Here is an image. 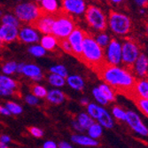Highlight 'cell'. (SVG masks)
Here are the masks:
<instances>
[{"label": "cell", "instance_id": "1", "mask_svg": "<svg viewBox=\"0 0 148 148\" xmlns=\"http://www.w3.org/2000/svg\"><path fill=\"white\" fill-rule=\"evenodd\" d=\"M96 74L115 93L122 94L131 100L137 97L135 85L138 79L125 68H120L106 62L96 71Z\"/></svg>", "mask_w": 148, "mask_h": 148}, {"label": "cell", "instance_id": "2", "mask_svg": "<svg viewBox=\"0 0 148 148\" xmlns=\"http://www.w3.org/2000/svg\"><path fill=\"white\" fill-rule=\"evenodd\" d=\"M79 60L84 63L94 72H96L103 64L106 62L103 48L99 45L95 38L88 33H86L84 39L82 53L80 55Z\"/></svg>", "mask_w": 148, "mask_h": 148}, {"label": "cell", "instance_id": "3", "mask_svg": "<svg viewBox=\"0 0 148 148\" xmlns=\"http://www.w3.org/2000/svg\"><path fill=\"white\" fill-rule=\"evenodd\" d=\"M75 28L74 19L68 12L59 10L54 13V21L52 24L51 34L57 39L66 38Z\"/></svg>", "mask_w": 148, "mask_h": 148}, {"label": "cell", "instance_id": "4", "mask_svg": "<svg viewBox=\"0 0 148 148\" xmlns=\"http://www.w3.org/2000/svg\"><path fill=\"white\" fill-rule=\"evenodd\" d=\"M42 9L31 2L21 3L14 8V14L20 21L29 23L30 25L41 15Z\"/></svg>", "mask_w": 148, "mask_h": 148}, {"label": "cell", "instance_id": "5", "mask_svg": "<svg viewBox=\"0 0 148 148\" xmlns=\"http://www.w3.org/2000/svg\"><path fill=\"white\" fill-rule=\"evenodd\" d=\"M87 23L93 29L103 32L107 27V21L105 13L97 6L90 5L84 12Z\"/></svg>", "mask_w": 148, "mask_h": 148}, {"label": "cell", "instance_id": "6", "mask_svg": "<svg viewBox=\"0 0 148 148\" xmlns=\"http://www.w3.org/2000/svg\"><path fill=\"white\" fill-rule=\"evenodd\" d=\"M108 25L114 33L123 36L128 34L130 31L131 21L123 13L111 11L108 18Z\"/></svg>", "mask_w": 148, "mask_h": 148}, {"label": "cell", "instance_id": "7", "mask_svg": "<svg viewBox=\"0 0 148 148\" xmlns=\"http://www.w3.org/2000/svg\"><path fill=\"white\" fill-rule=\"evenodd\" d=\"M139 55V48L136 43L128 40L122 45V63L124 68L132 72L133 65Z\"/></svg>", "mask_w": 148, "mask_h": 148}, {"label": "cell", "instance_id": "8", "mask_svg": "<svg viewBox=\"0 0 148 148\" xmlns=\"http://www.w3.org/2000/svg\"><path fill=\"white\" fill-rule=\"evenodd\" d=\"M105 59L107 63L111 65L118 66L122 63V45L115 38L110 40L107 45Z\"/></svg>", "mask_w": 148, "mask_h": 148}, {"label": "cell", "instance_id": "9", "mask_svg": "<svg viewBox=\"0 0 148 148\" xmlns=\"http://www.w3.org/2000/svg\"><path fill=\"white\" fill-rule=\"evenodd\" d=\"M86 31L81 29L79 28H75L74 30L66 37L72 48V55L76 57L78 60L82 53V46L84 39L86 36Z\"/></svg>", "mask_w": 148, "mask_h": 148}, {"label": "cell", "instance_id": "10", "mask_svg": "<svg viewBox=\"0 0 148 148\" xmlns=\"http://www.w3.org/2000/svg\"><path fill=\"white\" fill-rule=\"evenodd\" d=\"M54 21V13H47L43 12L31 26L36 29H38L43 34H51L52 24Z\"/></svg>", "mask_w": 148, "mask_h": 148}, {"label": "cell", "instance_id": "11", "mask_svg": "<svg viewBox=\"0 0 148 148\" xmlns=\"http://www.w3.org/2000/svg\"><path fill=\"white\" fill-rule=\"evenodd\" d=\"M128 123V125L137 133L140 134L141 136L147 137L148 135V130L146 126L142 123V121L139 117L138 114H137L135 112L133 111H127L126 112V116H125V121Z\"/></svg>", "mask_w": 148, "mask_h": 148}, {"label": "cell", "instance_id": "12", "mask_svg": "<svg viewBox=\"0 0 148 148\" xmlns=\"http://www.w3.org/2000/svg\"><path fill=\"white\" fill-rule=\"evenodd\" d=\"M69 14L81 15L84 13L86 5L84 0H62V9Z\"/></svg>", "mask_w": 148, "mask_h": 148}, {"label": "cell", "instance_id": "13", "mask_svg": "<svg viewBox=\"0 0 148 148\" xmlns=\"http://www.w3.org/2000/svg\"><path fill=\"white\" fill-rule=\"evenodd\" d=\"M19 29L17 27L2 24L0 26V40L3 43H12L18 38Z\"/></svg>", "mask_w": 148, "mask_h": 148}, {"label": "cell", "instance_id": "14", "mask_svg": "<svg viewBox=\"0 0 148 148\" xmlns=\"http://www.w3.org/2000/svg\"><path fill=\"white\" fill-rule=\"evenodd\" d=\"M132 71L138 78H146L148 72V59L145 54L139 53L133 65Z\"/></svg>", "mask_w": 148, "mask_h": 148}, {"label": "cell", "instance_id": "15", "mask_svg": "<svg viewBox=\"0 0 148 148\" xmlns=\"http://www.w3.org/2000/svg\"><path fill=\"white\" fill-rule=\"evenodd\" d=\"M18 38L26 44H34L39 41V35L32 26L22 27L18 33Z\"/></svg>", "mask_w": 148, "mask_h": 148}, {"label": "cell", "instance_id": "16", "mask_svg": "<svg viewBox=\"0 0 148 148\" xmlns=\"http://www.w3.org/2000/svg\"><path fill=\"white\" fill-rule=\"evenodd\" d=\"M21 74L30 77V79H32L33 81H40L43 77L41 69L34 64H25Z\"/></svg>", "mask_w": 148, "mask_h": 148}, {"label": "cell", "instance_id": "17", "mask_svg": "<svg viewBox=\"0 0 148 148\" xmlns=\"http://www.w3.org/2000/svg\"><path fill=\"white\" fill-rule=\"evenodd\" d=\"M71 140L77 145L84 146H98L99 145L97 139L84 135H74L71 137Z\"/></svg>", "mask_w": 148, "mask_h": 148}, {"label": "cell", "instance_id": "18", "mask_svg": "<svg viewBox=\"0 0 148 148\" xmlns=\"http://www.w3.org/2000/svg\"><path fill=\"white\" fill-rule=\"evenodd\" d=\"M97 120L99 121V123L106 128V129H112L114 127V121L111 115L107 113L106 109H104L103 107H101L100 112L97 117Z\"/></svg>", "mask_w": 148, "mask_h": 148}, {"label": "cell", "instance_id": "19", "mask_svg": "<svg viewBox=\"0 0 148 148\" xmlns=\"http://www.w3.org/2000/svg\"><path fill=\"white\" fill-rule=\"evenodd\" d=\"M135 91L137 96L148 99V81L146 78H139L137 80Z\"/></svg>", "mask_w": 148, "mask_h": 148}, {"label": "cell", "instance_id": "20", "mask_svg": "<svg viewBox=\"0 0 148 148\" xmlns=\"http://www.w3.org/2000/svg\"><path fill=\"white\" fill-rule=\"evenodd\" d=\"M41 45L46 51H53L58 45V39L52 34H45L41 39Z\"/></svg>", "mask_w": 148, "mask_h": 148}, {"label": "cell", "instance_id": "21", "mask_svg": "<svg viewBox=\"0 0 148 148\" xmlns=\"http://www.w3.org/2000/svg\"><path fill=\"white\" fill-rule=\"evenodd\" d=\"M47 100L52 104L59 105L64 102L65 100V95L64 93L60 90H51L46 94Z\"/></svg>", "mask_w": 148, "mask_h": 148}, {"label": "cell", "instance_id": "22", "mask_svg": "<svg viewBox=\"0 0 148 148\" xmlns=\"http://www.w3.org/2000/svg\"><path fill=\"white\" fill-rule=\"evenodd\" d=\"M66 83L74 90H82L84 88V82L83 78L79 75H69L66 76Z\"/></svg>", "mask_w": 148, "mask_h": 148}, {"label": "cell", "instance_id": "23", "mask_svg": "<svg viewBox=\"0 0 148 148\" xmlns=\"http://www.w3.org/2000/svg\"><path fill=\"white\" fill-rule=\"evenodd\" d=\"M42 11L47 13H55L59 11L57 0H41Z\"/></svg>", "mask_w": 148, "mask_h": 148}, {"label": "cell", "instance_id": "24", "mask_svg": "<svg viewBox=\"0 0 148 148\" xmlns=\"http://www.w3.org/2000/svg\"><path fill=\"white\" fill-rule=\"evenodd\" d=\"M98 88L101 92V94L104 96V98L108 102H113L115 100V92L109 85H107L106 84L104 83L100 84Z\"/></svg>", "mask_w": 148, "mask_h": 148}, {"label": "cell", "instance_id": "25", "mask_svg": "<svg viewBox=\"0 0 148 148\" xmlns=\"http://www.w3.org/2000/svg\"><path fill=\"white\" fill-rule=\"evenodd\" d=\"M0 86L14 90L18 88V84L14 80L7 75H0Z\"/></svg>", "mask_w": 148, "mask_h": 148}, {"label": "cell", "instance_id": "26", "mask_svg": "<svg viewBox=\"0 0 148 148\" xmlns=\"http://www.w3.org/2000/svg\"><path fill=\"white\" fill-rule=\"evenodd\" d=\"M102 126L99 123H93L89 128H88V135L89 137L94 138V139H98L99 138L101 137L102 135Z\"/></svg>", "mask_w": 148, "mask_h": 148}, {"label": "cell", "instance_id": "27", "mask_svg": "<svg viewBox=\"0 0 148 148\" xmlns=\"http://www.w3.org/2000/svg\"><path fill=\"white\" fill-rule=\"evenodd\" d=\"M132 101H134V103L136 104L138 108L142 112V114H144L145 116L148 115V99L137 96Z\"/></svg>", "mask_w": 148, "mask_h": 148}, {"label": "cell", "instance_id": "28", "mask_svg": "<svg viewBox=\"0 0 148 148\" xmlns=\"http://www.w3.org/2000/svg\"><path fill=\"white\" fill-rule=\"evenodd\" d=\"M77 123L84 130V129H88L94 122H93V118H91L89 114L85 113H82L78 115Z\"/></svg>", "mask_w": 148, "mask_h": 148}, {"label": "cell", "instance_id": "29", "mask_svg": "<svg viewBox=\"0 0 148 148\" xmlns=\"http://www.w3.org/2000/svg\"><path fill=\"white\" fill-rule=\"evenodd\" d=\"M48 81H49V83L54 87H62L66 84L65 77H63L61 75H59L57 74H54V73H51L49 75Z\"/></svg>", "mask_w": 148, "mask_h": 148}, {"label": "cell", "instance_id": "30", "mask_svg": "<svg viewBox=\"0 0 148 148\" xmlns=\"http://www.w3.org/2000/svg\"><path fill=\"white\" fill-rule=\"evenodd\" d=\"M2 22L3 24H8V25H12L19 28L20 27V21L18 20V18L12 14H10V13H7V14L4 15L2 17Z\"/></svg>", "mask_w": 148, "mask_h": 148}, {"label": "cell", "instance_id": "31", "mask_svg": "<svg viewBox=\"0 0 148 148\" xmlns=\"http://www.w3.org/2000/svg\"><path fill=\"white\" fill-rule=\"evenodd\" d=\"M29 53L35 57L40 58V57H43L45 55L46 53V50L40 45H32L29 48Z\"/></svg>", "mask_w": 148, "mask_h": 148}, {"label": "cell", "instance_id": "32", "mask_svg": "<svg viewBox=\"0 0 148 148\" xmlns=\"http://www.w3.org/2000/svg\"><path fill=\"white\" fill-rule=\"evenodd\" d=\"M31 92L33 95H35L37 98H45V97H46L47 90L42 85L35 84L31 87Z\"/></svg>", "mask_w": 148, "mask_h": 148}, {"label": "cell", "instance_id": "33", "mask_svg": "<svg viewBox=\"0 0 148 148\" xmlns=\"http://www.w3.org/2000/svg\"><path fill=\"white\" fill-rule=\"evenodd\" d=\"M100 109L101 107L96 104H93V103H90V104H88L87 105V112H88V114L93 118V119H97L99 112H100Z\"/></svg>", "mask_w": 148, "mask_h": 148}, {"label": "cell", "instance_id": "34", "mask_svg": "<svg viewBox=\"0 0 148 148\" xmlns=\"http://www.w3.org/2000/svg\"><path fill=\"white\" fill-rule=\"evenodd\" d=\"M5 107L10 111L11 114H21L22 113V107L17 104V103H14V102H12V101H9L5 104Z\"/></svg>", "mask_w": 148, "mask_h": 148}, {"label": "cell", "instance_id": "35", "mask_svg": "<svg viewBox=\"0 0 148 148\" xmlns=\"http://www.w3.org/2000/svg\"><path fill=\"white\" fill-rule=\"evenodd\" d=\"M16 68H17V63L14 61H9L5 63L3 68L2 71L5 75H12L14 72H16Z\"/></svg>", "mask_w": 148, "mask_h": 148}, {"label": "cell", "instance_id": "36", "mask_svg": "<svg viewBox=\"0 0 148 148\" xmlns=\"http://www.w3.org/2000/svg\"><path fill=\"white\" fill-rule=\"evenodd\" d=\"M95 40H96V42L99 44V45H100L102 48H104V47H106L107 45H108V43L110 42V37L108 35H106L105 33H99L96 36Z\"/></svg>", "mask_w": 148, "mask_h": 148}, {"label": "cell", "instance_id": "37", "mask_svg": "<svg viewBox=\"0 0 148 148\" xmlns=\"http://www.w3.org/2000/svg\"><path fill=\"white\" fill-rule=\"evenodd\" d=\"M50 71L51 73H54V74H57L59 75H61V76H63L65 78L68 76V70H66V66H64L63 65L53 66L50 69Z\"/></svg>", "mask_w": 148, "mask_h": 148}, {"label": "cell", "instance_id": "38", "mask_svg": "<svg viewBox=\"0 0 148 148\" xmlns=\"http://www.w3.org/2000/svg\"><path fill=\"white\" fill-rule=\"evenodd\" d=\"M58 45L65 52L72 55V48H71V45H70L69 42L68 41V39H66V38L58 39Z\"/></svg>", "mask_w": 148, "mask_h": 148}, {"label": "cell", "instance_id": "39", "mask_svg": "<svg viewBox=\"0 0 148 148\" xmlns=\"http://www.w3.org/2000/svg\"><path fill=\"white\" fill-rule=\"evenodd\" d=\"M112 113L114 116L120 121H125V116H126V112L121 108L120 106H114V108L112 110Z\"/></svg>", "mask_w": 148, "mask_h": 148}, {"label": "cell", "instance_id": "40", "mask_svg": "<svg viewBox=\"0 0 148 148\" xmlns=\"http://www.w3.org/2000/svg\"><path fill=\"white\" fill-rule=\"evenodd\" d=\"M92 93H93V97L95 98V99L100 104V105H103V106H106L107 105V103H108V101H107L104 96L101 94V92L99 91V88H94L93 90H92Z\"/></svg>", "mask_w": 148, "mask_h": 148}, {"label": "cell", "instance_id": "41", "mask_svg": "<svg viewBox=\"0 0 148 148\" xmlns=\"http://www.w3.org/2000/svg\"><path fill=\"white\" fill-rule=\"evenodd\" d=\"M29 131L30 132V134L32 136H34L35 138H42L44 135V132L42 130H40L39 128L36 127H31L29 128Z\"/></svg>", "mask_w": 148, "mask_h": 148}, {"label": "cell", "instance_id": "42", "mask_svg": "<svg viewBox=\"0 0 148 148\" xmlns=\"http://www.w3.org/2000/svg\"><path fill=\"white\" fill-rule=\"evenodd\" d=\"M25 100H26V102L28 103L29 105H31V106H35V105H36L39 102L38 98L36 97L35 95H33V94H29V95L26 96Z\"/></svg>", "mask_w": 148, "mask_h": 148}, {"label": "cell", "instance_id": "43", "mask_svg": "<svg viewBox=\"0 0 148 148\" xmlns=\"http://www.w3.org/2000/svg\"><path fill=\"white\" fill-rule=\"evenodd\" d=\"M13 93H15L14 90L0 86V96H12L13 95Z\"/></svg>", "mask_w": 148, "mask_h": 148}, {"label": "cell", "instance_id": "44", "mask_svg": "<svg viewBox=\"0 0 148 148\" xmlns=\"http://www.w3.org/2000/svg\"><path fill=\"white\" fill-rule=\"evenodd\" d=\"M44 148H56L58 147V145H56L55 142H53V141H46L44 145H43Z\"/></svg>", "mask_w": 148, "mask_h": 148}, {"label": "cell", "instance_id": "45", "mask_svg": "<svg viewBox=\"0 0 148 148\" xmlns=\"http://www.w3.org/2000/svg\"><path fill=\"white\" fill-rule=\"evenodd\" d=\"M0 141H1L2 143H4V144L8 145L11 142V138L9 136H7V135H1V136H0Z\"/></svg>", "mask_w": 148, "mask_h": 148}, {"label": "cell", "instance_id": "46", "mask_svg": "<svg viewBox=\"0 0 148 148\" xmlns=\"http://www.w3.org/2000/svg\"><path fill=\"white\" fill-rule=\"evenodd\" d=\"M0 114H3V115H6V116L11 115L10 111L6 108V107L5 106H0Z\"/></svg>", "mask_w": 148, "mask_h": 148}, {"label": "cell", "instance_id": "47", "mask_svg": "<svg viewBox=\"0 0 148 148\" xmlns=\"http://www.w3.org/2000/svg\"><path fill=\"white\" fill-rule=\"evenodd\" d=\"M135 2L141 7H146L148 0H135Z\"/></svg>", "mask_w": 148, "mask_h": 148}, {"label": "cell", "instance_id": "48", "mask_svg": "<svg viewBox=\"0 0 148 148\" xmlns=\"http://www.w3.org/2000/svg\"><path fill=\"white\" fill-rule=\"evenodd\" d=\"M59 147L60 148H72V145H69L68 142H60V145H59Z\"/></svg>", "mask_w": 148, "mask_h": 148}, {"label": "cell", "instance_id": "49", "mask_svg": "<svg viewBox=\"0 0 148 148\" xmlns=\"http://www.w3.org/2000/svg\"><path fill=\"white\" fill-rule=\"evenodd\" d=\"M73 127H74L76 130H78V131H83V130H84V129L79 125V123H78L77 122H74V123H73Z\"/></svg>", "mask_w": 148, "mask_h": 148}, {"label": "cell", "instance_id": "50", "mask_svg": "<svg viewBox=\"0 0 148 148\" xmlns=\"http://www.w3.org/2000/svg\"><path fill=\"white\" fill-rule=\"evenodd\" d=\"M25 63H20V64H17V68H16V71L18 73H21L22 72V69L24 66Z\"/></svg>", "mask_w": 148, "mask_h": 148}, {"label": "cell", "instance_id": "51", "mask_svg": "<svg viewBox=\"0 0 148 148\" xmlns=\"http://www.w3.org/2000/svg\"><path fill=\"white\" fill-rule=\"evenodd\" d=\"M81 103H82V105H84V106H87L89 104V100H88V99H82Z\"/></svg>", "mask_w": 148, "mask_h": 148}, {"label": "cell", "instance_id": "52", "mask_svg": "<svg viewBox=\"0 0 148 148\" xmlns=\"http://www.w3.org/2000/svg\"><path fill=\"white\" fill-rule=\"evenodd\" d=\"M110 1L115 5H118V4H121V3H123L124 0H110Z\"/></svg>", "mask_w": 148, "mask_h": 148}, {"label": "cell", "instance_id": "53", "mask_svg": "<svg viewBox=\"0 0 148 148\" xmlns=\"http://www.w3.org/2000/svg\"><path fill=\"white\" fill-rule=\"evenodd\" d=\"M7 147H8V145L4 144V143H2L1 141H0V148H7Z\"/></svg>", "mask_w": 148, "mask_h": 148}, {"label": "cell", "instance_id": "54", "mask_svg": "<svg viewBox=\"0 0 148 148\" xmlns=\"http://www.w3.org/2000/svg\"><path fill=\"white\" fill-rule=\"evenodd\" d=\"M2 45H3V42L1 41V40H0V48L2 47Z\"/></svg>", "mask_w": 148, "mask_h": 148}, {"label": "cell", "instance_id": "55", "mask_svg": "<svg viewBox=\"0 0 148 148\" xmlns=\"http://www.w3.org/2000/svg\"><path fill=\"white\" fill-rule=\"evenodd\" d=\"M2 15H3V11L0 10V16H2Z\"/></svg>", "mask_w": 148, "mask_h": 148}, {"label": "cell", "instance_id": "56", "mask_svg": "<svg viewBox=\"0 0 148 148\" xmlns=\"http://www.w3.org/2000/svg\"><path fill=\"white\" fill-rule=\"evenodd\" d=\"M36 1H37V2H41V0H36Z\"/></svg>", "mask_w": 148, "mask_h": 148}]
</instances>
